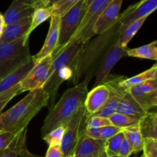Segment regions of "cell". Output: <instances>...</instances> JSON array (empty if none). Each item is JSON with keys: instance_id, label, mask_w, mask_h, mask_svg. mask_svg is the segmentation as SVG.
Wrapping results in <instances>:
<instances>
[{"instance_id": "1", "label": "cell", "mask_w": 157, "mask_h": 157, "mask_svg": "<svg viewBox=\"0 0 157 157\" xmlns=\"http://www.w3.org/2000/svg\"><path fill=\"white\" fill-rule=\"evenodd\" d=\"M48 94L43 88L29 91L16 104L0 113V132L24 130L41 109L48 105Z\"/></svg>"}, {"instance_id": "2", "label": "cell", "mask_w": 157, "mask_h": 157, "mask_svg": "<svg viewBox=\"0 0 157 157\" xmlns=\"http://www.w3.org/2000/svg\"><path fill=\"white\" fill-rule=\"evenodd\" d=\"M90 79V77L86 75L84 81L66 90L59 101L49 109L41 127V136L57 127H66L72 117L84 105V100L88 93L87 86Z\"/></svg>"}, {"instance_id": "3", "label": "cell", "mask_w": 157, "mask_h": 157, "mask_svg": "<svg viewBox=\"0 0 157 157\" xmlns=\"http://www.w3.org/2000/svg\"><path fill=\"white\" fill-rule=\"evenodd\" d=\"M86 43L74 41L54 58L51 66L49 77L44 84V91L48 94V104L53 107L60 86L64 81L73 78L78 58Z\"/></svg>"}, {"instance_id": "4", "label": "cell", "mask_w": 157, "mask_h": 157, "mask_svg": "<svg viewBox=\"0 0 157 157\" xmlns=\"http://www.w3.org/2000/svg\"><path fill=\"white\" fill-rule=\"evenodd\" d=\"M119 21L104 33L98 35L93 41H89L84 45L75 67L72 80L75 84L84 74H88L96 61L119 36Z\"/></svg>"}, {"instance_id": "5", "label": "cell", "mask_w": 157, "mask_h": 157, "mask_svg": "<svg viewBox=\"0 0 157 157\" xmlns=\"http://www.w3.org/2000/svg\"><path fill=\"white\" fill-rule=\"evenodd\" d=\"M32 58L29 41L21 38L11 42H0V80L15 71Z\"/></svg>"}, {"instance_id": "6", "label": "cell", "mask_w": 157, "mask_h": 157, "mask_svg": "<svg viewBox=\"0 0 157 157\" xmlns=\"http://www.w3.org/2000/svg\"><path fill=\"white\" fill-rule=\"evenodd\" d=\"M84 0H81L60 17V33L58 45L52 55L56 57L70 42L71 39L79 28L85 14Z\"/></svg>"}, {"instance_id": "7", "label": "cell", "mask_w": 157, "mask_h": 157, "mask_svg": "<svg viewBox=\"0 0 157 157\" xmlns=\"http://www.w3.org/2000/svg\"><path fill=\"white\" fill-rule=\"evenodd\" d=\"M87 117L83 105L72 117L64 129L61 144L60 146L64 157H72L80 136L86 128Z\"/></svg>"}, {"instance_id": "8", "label": "cell", "mask_w": 157, "mask_h": 157, "mask_svg": "<svg viewBox=\"0 0 157 157\" xmlns=\"http://www.w3.org/2000/svg\"><path fill=\"white\" fill-rule=\"evenodd\" d=\"M124 76L110 75L103 84L110 87L112 93L114 94L119 100L117 112L140 118L145 114V112L133 100L128 90L119 85V81Z\"/></svg>"}, {"instance_id": "9", "label": "cell", "mask_w": 157, "mask_h": 157, "mask_svg": "<svg viewBox=\"0 0 157 157\" xmlns=\"http://www.w3.org/2000/svg\"><path fill=\"white\" fill-rule=\"evenodd\" d=\"M111 1L112 0H94L92 2L84 14L79 28L72 37L68 44L76 41L84 43H87L90 41V38L94 36L92 29L95 21Z\"/></svg>"}, {"instance_id": "10", "label": "cell", "mask_w": 157, "mask_h": 157, "mask_svg": "<svg viewBox=\"0 0 157 157\" xmlns=\"http://www.w3.org/2000/svg\"><path fill=\"white\" fill-rule=\"evenodd\" d=\"M54 60L53 55H50L35 63L27 76L20 82L21 93L43 88L49 77L51 66Z\"/></svg>"}, {"instance_id": "11", "label": "cell", "mask_w": 157, "mask_h": 157, "mask_svg": "<svg viewBox=\"0 0 157 157\" xmlns=\"http://www.w3.org/2000/svg\"><path fill=\"white\" fill-rule=\"evenodd\" d=\"M132 98L145 113L157 105V79L150 80L127 89Z\"/></svg>"}, {"instance_id": "12", "label": "cell", "mask_w": 157, "mask_h": 157, "mask_svg": "<svg viewBox=\"0 0 157 157\" xmlns=\"http://www.w3.org/2000/svg\"><path fill=\"white\" fill-rule=\"evenodd\" d=\"M127 47H123L117 44L116 40L109 46L107 50L104 54L102 61L97 71L94 87L102 84L107 77L110 75V71L117 63L121 58L127 56Z\"/></svg>"}, {"instance_id": "13", "label": "cell", "mask_w": 157, "mask_h": 157, "mask_svg": "<svg viewBox=\"0 0 157 157\" xmlns=\"http://www.w3.org/2000/svg\"><path fill=\"white\" fill-rule=\"evenodd\" d=\"M157 9V0H141L139 2L129 6L120 14L119 34L129 25L142 18H147Z\"/></svg>"}, {"instance_id": "14", "label": "cell", "mask_w": 157, "mask_h": 157, "mask_svg": "<svg viewBox=\"0 0 157 157\" xmlns=\"http://www.w3.org/2000/svg\"><path fill=\"white\" fill-rule=\"evenodd\" d=\"M124 0H112L98 18L94 25V35L104 33L119 21L121 6Z\"/></svg>"}, {"instance_id": "15", "label": "cell", "mask_w": 157, "mask_h": 157, "mask_svg": "<svg viewBox=\"0 0 157 157\" xmlns=\"http://www.w3.org/2000/svg\"><path fill=\"white\" fill-rule=\"evenodd\" d=\"M110 96L111 90L105 84L96 86L88 91L84 103L87 117L100 111L108 102Z\"/></svg>"}, {"instance_id": "16", "label": "cell", "mask_w": 157, "mask_h": 157, "mask_svg": "<svg viewBox=\"0 0 157 157\" xmlns=\"http://www.w3.org/2000/svg\"><path fill=\"white\" fill-rule=\"evenodd\" d=\"M50 18L49 30L44 44L39 52L35 56H32L35 63L53 54L58 48L60 33V17L58 15H52Z\"/></svg>"}, {"instance_id": "17", "label": "cell", "mask_w": 157, "mask_h": 157, "mask_svg": "<svg viewBox=\"0 0 157 157\" xmlns=\"http://www.w3.org/2000/svg\"><path fill=\"white\" fill-rule=\"evenodd\" d=\"M35 9V7L28 4L24 0H13L3 15L5 23L6 25L10 24L31 17Z\"/></svg>"}, {"instance_id": "18", "label": "cell", "mask_w": 157, "mask_h": 157, "mask_svg": "<svg viewBox=\"0 0 157 157\" xmlns=\"http://www.w3.org/2000/svg\"><path fill=\"white\" fill-rule=\"evenodd\" d=\"M32 16L5 25L0 42H11L25 38L31 25Z\"/></svg>"}, {"instance_id": "19", "label": "cell", "mask_w": 157, "mask_h": 157, "mask_svg": "<svg viewBox=\"0 0 157 157\" xmlns=\"http://www.w3.org/2000/svg\"><path fill=\"white\" fill-rule=\"evenodd\" d=\"M35 61L32 56L29 61L18 67V69L9 74L2 80H0V94L7 90H10L15 86L20 84L21 81L27 76L28 74L30 72L32 67L35 66Z\"/></svg>"}, {"instance_id": "20", "label": "cell", "mask_w": 157, "mask_h": 157, "mask_svg": "<svg viewBox=\"0 0 157 157\" xmlns=\"http://www.w3.org/2000/svg\"><path fill=\"white\" fill-rule=\"evenodd\" d=\"M104 144L105 141L89 137L84 132L78 140L72 157L98 154L104 147Z\"/></svg>"}, {"instance_id": "21", "label": "cell", "mask_w": 157, "mask_h": 157, "mask_svg": "<svg viewBox=\"0 0 157 157\" xmlns=\"http://www.w3.org/2000/svg\"><path fill=\"white\" fill-rule=\"evenodd\" d=\"M138 127L144 138L157 139V113L147 112L139 119Z\"/></svg>"}, {"instance_id": "22", "label": "cell", "mask_w": 157, "mask_h": 157, "mask_svg": "<svg viewBox=\"0 0 157 157\" xmlns=\"http://www.w3.org/2000/svg\"><path fill=\"white\" fill-rule=\"evenodd\" d=\"M157 79V64H153V67H150L148 70L142 72L137 75L131 77V78H127L124 76L119 81V85L121 87L128 89L133 86L138 85L140 84L145 82V81H150V80Z\"/></svg>"}, {"instance_id": "23", "label": "cell", "mask_w": 157, "mask_h": 157, "mask_svg": "<svg viewBox=\"0 0 157 157\" xmlns=\"http://www.w3.org/2000/svg\"><path fill=\"white\" fill-rule=\"evenodd\" d=\"M127 56L157 61V41L135 48H127Z\"/></svg>"}, {"instance_id": "24", "label": "cell", "mask_w": 157, "mask_h": 157, "mask_svg": "<svg viewBox=\"0 0 157 157\" xmlns=\"http://www.w3.org/2000/svg\"><path fill=\"white\" fill-rule=\"evenodd\" d=\"M123 131H124V136L131 147L133 153L136 154L142 151L144 137L141 134L140 130L138 125L127 127V128L124 129Z\"/></svg>"}, {"instance_id": "25", "label": "cell", "mask_w": 157, "mask_h": 157, "mask_svg": "<svg viewBox=\"0 0 157 157\" xmlns=\"http://www.w3.org/2000/svg\"><path fill=\"white\" fill-rule=\"evenodd\" d=\"M52 7H45V8H38L35 10L32 15V21H31L30 27L28 30L27 34L25 36V41H29V37L32 32L36 29L38 26L42 24L43 22L50 18L52 17Z\"/></svg>"}, {"instance_id": "26", "label": "cell", "mask_w": 157, "mask_h": 157, "mask_svg": "<svg viewBox=\"0 0 157 157\" xmlns=\"http://www.w3.org/2000/svg\"><path fill=\"white\" fill-rule=\"evenodd\" d=\"M147 18H142L136 21H133L130 25H129L116 39V42L123 47H127L129 42L132 40V38L135 36L138 31L141 29L144 23L147 20Z\"/></svg>"}, {"instance_id": "27", "label": "cell", "mask_w": 157, "mask_h": 157, "mask_svg": "<svg viewBox=\"0 0 157 157\" xmlns=\"http://www.w3.org/2000/svg\"><path fill=\"white\" fill-rule=\"evenodd\" d=\"M109 120L112 125L119 127L122 130L127 128V127L138 125V122H139V118L119 113V112H116L115 113L112 114L109 117Z\"/></svg>"}, {"instance_id": "28", "label": "cell", "mask_w": 157, "mask_h": 157, "mask_svg": "<svg viewBox=\"0 0 157 157\" xmlns=\"http://www.w3.org/2000/svg\"><path fill=\"white\" fill-rule=\"evenodd\" d=\"M27 128L25 129L14 142L7 149L0 151V157H18L20 150L25 143H26Z\"/></svg>"}, {"instance_id": "29", "label": "cell", "mask_w": 157, "mask_h": 157, "mask_svg": "<svg viewBox=\"0 0 157 157\" xmlns=\"http://www.w3.org/2000/svg\"><path fill=\"white\" fill-rule=\"evenodd\" d=\"M65 127H58L42 136L43 140L49 147H60L64 136Z\"/></svg>"}, {"instance_id": "30", "label": "cell", "mask_w": 157, "mask_h": 157, "mask_svg": "<svg viewBox=\"0 0 157 157\" xmlns=\"http://www.w3.org/2000/svg\"><path fill=\"white\" fill-rule=\"evenodd\" d=\"M124 138H125V136H124V131L122 130V131L117 133L116 135L105 141L104 147H105V150L108 156L118 154L120 147H121V144H122Z\"/></svg>"}, {"instance_id": "31", "label": "cell", "mask_w": 157, "mask_h": 157, "mask_svg": "<svg viewBox=\"0 0 157 157\" xmlns=\"http://www.w3.org/2000/svg\"><path fill=\"white\" fill-rule=\"evenodd\" d=\"M118 104H119V100H118L117 97L111 92V96H110L108 102L104 105V107L100 111L95 113L94 115L109 118L112 114L117 112Z\"/></svg>"}, {"instance_id": "32", "label": "cell", "mask_w": 157, "mask_h": 157, "mask_svg": "<svg viewBox=\"0 0 157 157\" xmlns=\"http://www.w3.org/2000/svg\"><path fill=\"white\" fill-rule=\"evenodd\" d=\"M81 0H58L50 7L52 8V15L61 17Z\"/></svg>"}, {"instance_id": "33", "label": "cell", "mask_w": 157, "mask_h": 157, "mask_svg": "<svg viewBox=\"0 0 157 157\" xmlns=\"http://www.w3.org/2000/svg\"><path fill=\"white\" fill-rule=\"evenodd\" d=\"M20 94H21V91L19 84L12 87L10 90L1 94H0V113H2L4 107L9 104V101H12L15 96Z\"/></svg>"}, {"instance_id": "34", "label": "cell", "mask_w": 157, "mask_h": 157, "mask_svg": "<svg viewBox=\"0 0 157 157\" xmlns=\"http://www.w3.org/2000/svg\"><path fill=\"white\" fill-rule=\"evenodd\" d=\"M109 118L103 117L92 115L88 117L86 123L87 128H103V127L111 126Z\"/></svg>"}, {"instance_id": "35", "label": "cell", "mask_w": 157, "mask_h": 157, "mask_svg": "<svg viewBox=\"0 0 157 157\" xmlns=\"http://www.w3.org/2000/svg\"><path fill=\"white\" fill-rule=\"evenodd\" d=\"M142 151L145 157H157V139L144 138Z\"/></svg>"}, {"instance_id": "36", "label": "cell", "mask_w": 157, "mask_h": 157, "mask_svg": "<svg viewBox=\"0 0 157 157\" xmlns=\"http://www.w3.org/2000/svg\"><path fill=\"white\" fill-rule=\"evenodd\" d=\"M22 131L18 133L0 132V151L7 149Z\"/></svg>"}, {"instance_id": "37", "label": "cell", "mask_w": 157, "mask_h": 157, "mask_svg": "<svg viewBox=\"0 0 157 157\" xmlns=\"http://www.w3.org/2000/svg\"><path fill=\"white\" fill-rule=\"evenodd\" d=\"M122 129L119 128V127H117L113 125L103 127L101 130V140H102L104 141L107 140H109L110 138H111L112 136L116 135L117 133H120V132L122 131Z\"/></svg>"}, {"instance_id": "38", "label": "cell", "mask_w": 157, "mask_h": 157, "mask_svg": "<svg viewBox=\"0 0 157 157\" xmlns=\"http://www.w3.org/2000/svg\"><path fill=\"white\" fill-rule=\"evenodd\" d=\"M131 154H133L131 147H130V144L127 141V140L126 138H124L122 144H121V147H120L118 155L123 157H129Z\"/></svg>"}, {"instance_id": "39", "label": "cell", "mask_w": 157, "mask_h": 157, "mask_svg": "<svg viewBox=\"0 0 157 157\" xmlns=\"http://www.w3.org/2000/svg\"><path fill=\"white\" fill-rule=\"evenodd\" d=\"M24 1L35 7V9H38V8L49 7L52 0H24Z\"/></svg>"}, {"instance_id": "40", "label": "cell", "mask_w": 157, "mask_h": 157, "mask_svg": "<svg viewBox=\"0 0 157 157\" xmlns=\"http://www.w3.org/2000/svg\"><path fill=\"white\" fill-rule=\"evenodd\" d=\"M44 157H64L60 147H48Z\"/></svg>"}, {"instance_id": "41", "label": "cell", "mask_w": 157, "mask_h": 157, "mask_svg": "<svg viewBox=\"0 0 157 157\" xmlns=\"http://www.w3.org/2000/svg\"><path fill=\"white\" fill-rule=\"evenodd\" d=\"M101 128H87L84 130V133L89 137L95 140H101Z\"/></svg>"}, {"instance_id": "42", "label": "cell", "mask_w": 157, "mask_h": 157, "mask_svg": "<svg viewBox=\"0 0 157 157\" xmlns=\"http://www.w3.org/2000/svg\"><path fill=\"white\" fill-rule=\"evenodd\" d=\"M19 157H44L41 156H38V155H35L32 153L31 152L29 151V150L26 147V143H25L21 147V150L19 153Z\"/></svg>"}, {"instance_id": "43", "label": "cell", "mask_w": 157, "mask_h": 157, "mask_svg": "<svg viewBox=\"0 0 157 157\" xmlns=\"http://www.w3.org/2000/svg\"><path fill=\"white\" fill-rule=\"evenodd\" d=\"M5 25H6V23H5L4 21V17H3L2 14L0 13V37L2 34L3 30H4Z\"/></svg>"}, {"instance_id": "44", "label": "cell", "mask_w": 157, "mask_h": 157, "mask_svg": "<svg viewBox=\"0 0 157 157\" xmlns=\"http://www.w3.org/2000/svg\"><path fill=\"white\" fill-rule=\"evenodd\" d=\"M98 157H109L108 155H107V151L105 150V147H103L101 150L98 153Z\"/></svg>"}, {"instance_id": "45", "label": "cell", "mask_w": 157, "mask_h": 157, "mask_svg": "<svg viewBox=\"0 0 157 157\" xmlns=\"http://www.w3.org/2000/svg\"><path fill=\"white\" fill-rule=\"evenodd\" d=\"M93 1L94 0H84V8H85V11H87V8L89 7V6L91 4V2Z\"/></svg>"}, {"instance_id": "46", "label": "cell", "mask_w": 157, "mask_h": 157, "mask_svg": "<svg viewBox=\"0 0 157 157\" xmlns=\"http://www.w3.org/2000/svg\"><path fill=\"white\" fill-rule=\"evenodd\" d=\"M98 154L88 155V156H76V157H98Z\"/></svg>"}, {"instance_id": "47", "label": "cell", "mask_w": 157, "mask_h": 157, "mask_svg": "<svg viewBox=\"0 0 157 157\" xmlns=\"http://www.w3.org/2000/svg\"><path fill=\"white\" fill-rule=\"evenodd\" d=\"M58 0H52V1H51V2H50V5H49V7H50V6H52V5L54 4V3H55L56 2H58Z\"/></svg>"}, {"instance_id": "48", "label": "cell", "mask_w": 157, "mask_h": 157, "mask_svg": "<svg viewBox=\"0 0 157 157\" xmlns=\"http://www.w3.org/2000/svg\"><path fill=\"white\" fill-rule=\"evenodd\" d=\"M109 157H123L121 156H120V155L118 154H115V155H110V156H108Z\"/></svg>"}, {"instance_id": "49", "label": "cell", "mask_w": 157, "mask_h": 157, "mask_svg": "<svg viewBox=\"0 0 157 157\" xmlns=\"http://www.w3.org/2000/svg\"><path fill=\"white\" fill-rule=\"evenodd\" d=\"M140 157H145V156H144V154H142V156H141Z\"/></svg>"}]
</instances>
